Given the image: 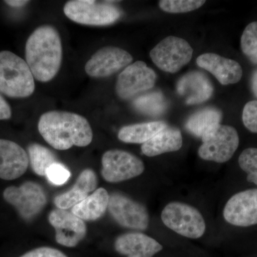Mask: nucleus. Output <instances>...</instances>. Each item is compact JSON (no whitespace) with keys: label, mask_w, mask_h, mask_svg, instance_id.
I'll return each instance as SVG.
<instances>
[{"label":"nucleus","mask_w":257,"mask_h":257,"mask_svg":"<svg viewBox=\"0 0 257 257\" xmlns=\"http://www.w3.org/2000/svg\"><path fill=\"white\" fill-rule=\"evenodd\" d=\"M197 64L212 74L222 85L236 84L242 77V68L236 61L216 54L205 53L199 56Z\"/></svg>","instance_id":"16"},{"label":"nucleus","mask_w":257,"mask_h":257,"mask_svg":"<svg viewBox=\"0 0 257 257\" xmlns=\"http://www.w3.org/2000/svg\"><path fill=\"white\" fill-rule=\"evenodd\" d=\"M101 175L106 182L117 183L141 175L143 161L133 154L119 150H109L101 158Z\"/></svg>","instance_id":"9"},{"label":"nucleus","mask_w":257,"mask_h":257,"mask_svg":"<svg viewBox=\"0 0 257 257\" xmlns=\"http://www.w3.org/2000/svg\"><path fill=\"white\" fill-rule=\"evenodd\" d=\"M183 139L179 128L167 127L161 130L142 146V152L147 157H156L162 154L178 151L182 147Z\"/></svg>","instance_id":"20"},{"label":"nucleus","mask_w":257,"mask_h":257,"mask_svg":"<svg viewBox=\"0 0 257 257\" xmlns=\"http://www.w3.org/2000/svg\"><path fill=\"white\" fill-rule=\"evenodd\" d=\"M128 52L116 47H105L97 51L85 64V72L94 78L112 75L126 68L133 62Z\"/></svg>","instance_id":"12"},{"label":"nucleus","mask_w":257,"mask_h":257,"mask_svg":"<svg viewBox=\"0 0 257 257\" xmlns=\"http://www.w3.org/2000/svg\"><path fill=\"white\" fill-rule=\"evenodd\" d=\"M177 92L185 98L186 104L192 105L201 104L210 99L214 87L205 74L192 71L179 79Z\"/></svg>","instance_id":"17"},{"label":"nucleus","mask_w":257,"mask_h":257,"mask_svg":"<svg viewBox=\"0 0 257 257\" xmlns=\"http://www.w3.org/2000/svg\"><path fill=\"white\" fill-rule=\"evenodd\" d=\"M223 216L234 226L246 227L257 224V189L235 194L226 202Z\"/></svg>","instance_id":"14"},{"label":"nucleus","mask_w":257,"mask_h":257,"mask_svg":"<svg viewBox=\"0 0 257 257\" xmlns=\"http://www.w3.org/2000/svg\"><path fill=\"white\" fill-rule=\"evenodd\" d=\"M251 90L257 98V69L253 72L251 78Z\"/></svg>","instance_id":"34"},{"label":"nucleus","mask_w":257,"mask_h":257,"mask_svg":"<svg viewBox=\"0 0 257 257\" xmlns=\"http://www.w3.org/2000/svg\"><path fill=\"white\" fill-rule=\"evenodd\" d=\"M198 155L202 160L217 163L229 161L239 145V137L236 128L228 125L219 124L202 138Z\"/></svg>","instance_id":"6"},{"label":"nucleus","mask_w":257,"mask_h":257,"mask_svg":"<svg viewBox=\"0 0 257 257\" xmlns=\"http://www.w3.org/2000/svg\"><path fill=\"white\" fill-rule=\"evenodd\" d=\"M222 113L214 107H207L194 113L186 122L187 131L202 138L220 124Z\"/></svg>","instance_id":"22"},{"label":"nucleus","mask_w":257,"mask_h":257,"mask_svg":"<svg viewBox=\"0 0 257 257\" xmlns=\"http://www.w3.org/2000/svg\"><path fill=\"white\" fill-rule=\"evenodd\" d=\"M150 57L157 67L168 73H176L192 60L193 49L180 37H166L150 52Z\"/></svg>","instance_id":"8"},{"label":"nucleus","mask_w":257,"mask_h":257,"mask_svg":"<svg viewBox=\"0 0 257 257\" xmlns=\"http://www.w3.org/2000/svg\"><path fill=\"white\" fill-rule=\"evenodd\" d=\"M167 126L164 121H159L128 125L120 128L118 138L123 143L143 145Z\"/></svg>","instance_id":"23"},{"label":"nucleus","mask_w":257,"mask_h":257,"mask_svg":"<svg viewBox=\"0 0 257 257\" xmlns=\"http://www.w3.org/2000/svg\"><path fill=\"white\" fill-rule=\"evenodd\" d=\"M114 248L127 257H153L163 248L157 240L140 232L120 235L115 240Z\"/></svg>","instance_id":"18"},{"label":"nucleus","mask_w":257,"mask_h":257,"mask_svg":"<svg viewBox=\"0 0 257 257\" xmlns=\"http://www.w3.org/2000/svg\"><path fill=\"white\" fill-rule=\"evenodd\" d=\"M204 0H162L160 9L169 13H185L194 11L205 4Z\"/></svg>","instance_id":"27"},{"label":"nucleus","mask_w":257,"mask_h":257,"mask_svg":"<svg viewBox=\"0 0 257 257\" xmlns=\"http://www.w3.org/2000/svg\"><path fill=\"white\" fill-rule=\"evenodd\" d=\"M49 222L55 228V239L66 247H74L87 234L84 220L71 211L57 209L51 211Z\"/></svg>","instance_id":"13"},{"label":"nucleus","mask_w":257,"mask_h":257,"mask_svg":"<svg viewBox=\"0 0 257 257\" xmlns=\"http://www.w3.org/2000/svg\"><path fill=\"white\" fill-rule=\"evenodd\" d=\"M20 257H67L60 250L52 247H40L32 249Z\"/></svg>","instance_id":"31"},{"label":"nucleus","mask_w":257,"mask_h":257,"mask_svg":"<svg viewBox=\"0 0 257 257\" xmlns=\"http://www.w3.org/2000/svg\"><path fill=\"white\" fill-rule=\"evenodd\" d=\"M97 184L95 172L91 169H86L79 175L74 187L68 192L57 195L54 199V203L57 209H70L94 192Z\"/></svg>","instance_id":"19"},{"label":"nucleus","mask_w":257,"mask_h":257,"mask_svg":"<svg viewBox=\"0 0 257 257\" xmlns=\"http://www.w3.org/2000/svg\"><path fill=\"white\" fill-rule=\"evenodd\" d=\"M242 121L245 127L257 134V100L248 101L243 109Z\"/></svg>","instance_id":"30"},{"label":"nucleus","mask_w":257,"mask_h":257,"mask_svg":"<svg viewBox=\"0 0 257 257\" xmlns=\"http://www.w3.org/2000/svg\"><path fill=\"white\" fill-rule=\"evenodd\" d=\"M28 151L32 170L37 175L46 176L49 167L57 162V157L53 152L39 144L29 145Z\"/></svg>","instance_id":"25"},{"label":"nucleus","mask_w":257,"mask_h":257,"mask_svg":"<svg viewBox=\"0 0 257 257\" xmlns=\"http://www.w3.org/2000/svg\"><path fill=\"white\" fill-rule=\"evenodd\" d=\"M35 78L26 61L10 51L0 52V92L26 98L35 92Z\"/></svg>","instance_id":"3"},{"label":"nucleus","mask_w":257,"mask_h":257,"mask_svg":"<svg viewBox=\"0 0 257 257\" xmlns=\"http://www.w3.org/2000/svg\"><path fill=\"white\" fill-rule=\"evenodd\" d=\"M38 130L44 140L57 150L73 146L87 147L92 143L93 133L84 116L69 111H50L40 116Z\"/></svg>","instance_id":"1"},{"label":"nucleus","mask_w":257,"mask_h":257,"mask_svg":"<svg viewBox=\"0 0 257 257\" xmlns=\"http://www.w3.org/2000/svg\"><path fill=\"white\" fill-rule=\"evenodd\" d=\"M133 106L142 114L160 116L167 110L168 103L162 92L155 91L139 96L134 100Z\"/></svg>","instance_id":"24"},{"label":"nucleus","mask_w":257,"mask_h":257,"mask_svg":"<svg viewBox=\"0 0 257 257\" xmlns=\"http://www.w3.org/2000/svg\"><path fill=\"white\" fill-rule=\"evenodd\" d=\"M108 209L113 219L123 227L140 231L148 228L150 216L147 208L124 194H111Z\"/></svg>","instance_id":"10"},{"label":"nucleus","mask_w":257,"mask_h":257,"mask_svg":"<svg viewBox=\"0 0 257 257\" xmlns=\"http://www.w3.org/2000/svg\"><path fill=\"white\" fill-rule=\"evenodd\" d=\"M157 74L143 61L130 64L119 74L116 92L121 99H128L150 90L155 86Z\"/></svg>","instance_id":"11"},{"label":"nucleus","mask_w":257,"mask_h":257,"mask_svg":"<svg viewBox=\"0 0 257 257\" xmlns=\"http://www.w3.org/2000/svg\"><path fill=\"white\" fill-rule=\"evenodd\" d=\"M12 116V109L9 103L0 92V120L10 119Z\"/></svg>","instance_id":"32"},{"label":"nucleus","mask_w":257,"mask_h":257,"mask_svg":"<svg viewBox=\"0 0 257 257\" xmlns=\"http://www.w3.org/2000/svg\"><path fill=\"white\" fill-rule=\"evenodd\" d=\"M3 197L26 221L32 220L38 215L47 202L46 193L42 186L30 181L25 182L20 187L11 186L5 189Z\"/></svg>","instance_id":"7"},{"label":"nucleus","mask_w":257,"mask_h":257,"mask_svg":"<svg viewBox=\"0 0 257 257\" xmlns=\"http://www.w3.org/2000/svg\"><path fill=\"white\" fill-rule=\"evenodd\" d=\"M66 16L81 25L107 26L121 18L122 12L109 2L97 3L91 0H72L64 7Z\"/></svg>","instance_id":"4"},{"label":"nucleus","mask_w":257,"mask_h":257,"mask_svg":"<svg viewBox=\"0 0 257 257\" xmlns=\"http://www.w3.org/2000/svg\"><path fill=\"white\" fill-rule=\"evenodd\" d=\"M239 165L247 174L248 182L257 186V148L250 147L243 150L239 157Z\"/></svg>","instance_id":"28"},{"label":"nucleus","mask_w":257,"mask_h":257,"mask_svg":"<svg viewBox=\"0 0 257 257\" xmlns=\"http://www.w3.org/2000/svg\"><path fill=\"white\" fill-rule=\"evenodd\" d=\"M243 55L253 64H257V21L248 24L241 37Z\"/></svg>","instance_id":"26"},{"label":"nucleus","mask_w":257,"mask_h":257,"mask_svg":"<svg viewBox=\"0 0 257 257\" xmlns=\"http://www.w3.org/2000/svg\"><path fill=\"white\" fill-rule=\"evenodd\" d=\"M5 3L12 8H20L28 4L30 2L26 1V0H7Z\"/></svg>","instance_id":"33"},{"label":"nucleus","mask_w":257,"mask_h":257,"mask_svg":"<svg viewBox=\"0 0 257 257\" xmlns=\"http://www.w3.org/2000/svg\"><path fill=\"white\" fill-rule=\"evenodd\" d=\"M25 57L34 78L47 82L58 73L62 64V40L58 31L51 25L39 27L29 37Z\"/></svg>","instance_id":"2"},{"label":"nucleus","mask_w":257,"mask_h":257,"mask_svg":"<svg viewBox=\"0 0 257 257\" xmlns=\"http://www.w3.org/2000/svg\"><path fill=\"white\" fill-rule=\"evenodd\" d=\"M109 195L104 188L96 189L90 195L72 208V212L82 220L95 221L107 210Z\"/></svg>","instance_id":"21"},{"label":"nucleus","mask_w":257,"mask_h":257,"mask_svg":"<svg viewBox=\"0 0 257 257\" xmlns=\"http://www.w3.org/2000/svg\"><path fill=\"white\" fill-rule=\"evenodd\" d=\"M71 173L68 169L62 164L56 162L51 165L47 170L46 177L50 183L54 185L60 186L67 182Z\"/></svg>","instance_id":"29"},{"label":"nucleus","mask_w":257,"mask_h":257,"mask_svg":"<svg viewBox=\"0 0 257 257\" xmlns=\"http://www.w3.org/2000/svg\"><path fill=\"white\" fill-rule=\"evenodd\" d=\"M29 157L25 150L15 142L0 140V179H18L28 168Z\"/></svg>","instance_id":"15"},{"label":"nucleus","mask_w":257,"mask_h":257,"mask_svg":"<svg viewBox=\"0 0 257 257\" xmlns=\"http://www.w3.org/2000/svg\"><path fill=\"white\" fill-rule=\"evenodd\" d=\"M161 218L167 227L187 238L199 239L205 232V221L202 214L185 203H169L162 210Z\"/></svg>","instance_id":"5"}]
</instances>
